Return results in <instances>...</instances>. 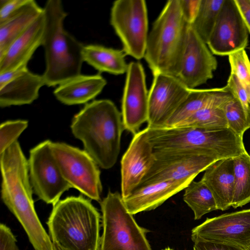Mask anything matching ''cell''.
Returning a JSON list of instances; mask_svg holds the SVG:
<instances>
[{"instance_id": "13", "label": "cell", "mask_w": 250, "mask_h": 250, "mask_svg": "<svg viewBox=\"0 0 250 250\" xmlns=\"http://www.w3.org/2000/svg\"><path fill=\"white\" fill-rule=\"evenodd\" d=\"M153 75L148 92L147 126L162 128L187 98L190 89L176 77L160 73Z\"/></svg>"}, {"instance_id": "11", "label": "cell", "mask_w": 250, "mask_h": 250, "mask_svg": "<svg viewBox=\"0 0 250 250\" xmlns=\"http://www.w3.org/2000/svg\"><path fill=\"white\" fill-rule=\"evenodd\" d=\"M249 32L234 0H225L207 42L211 52L229 56L245 49Z\"/></svg>"}, {"instance_id": "32", "label": "cell", "mask_w": 250, "mask_h": 250, "mask_svg": "<svg viewBox=\"0 0 250 250\" xmlns=\"http://www.w3.org/2000/svg\"><path fill=\"white\" fill-rule=\"evenodd\" d=\"M226 86L233 97L240 104L250 125V104L249 97L246 90L234 74L230 73Z\"/></svg>"}, {"instance_id": "25", "label": "cell", "mask_w": 250, "mask_h": 250, "mask_svg": "<svg viewBox=\"0 0 250 250\" xmlns=\"http://www.w3.org/2000/svg\"><path fill=\"white\" fill-rule=\"evenodd\" d=\"M227 90L223 87L193 89L167 122L164 127H171L186 120L195 112L212 104L221 94Z\"/></svg>"}, {"instance_id": "3", "label": "cell", "mask_w": 250, "mask_h": 250, "mask_svg": "<svg viewBox=\"0 0 250 250\" xmlns=\"http://www.w3.org/2000/svg\"><path fill=\"white\" fill-rule=\"evenodd\" d=\"M101 218L89 199L67 197L53 206L47 222L49 236L65 250H99Z\"/></svg>"}, {"instance_id": "35", "label": "cell", "mask_w": 250, "mask_h": 250, "mask_svg": "<svg viewBox=\"0 0 250 250\" xmlns=\"http://www.w3.org/2000/svg\"><path fill=\"white\" fill-rule=\"evenodd\" d=\"M28 0H0V23L23 6Z\"/></svg>"}, {"instance_id": "14", "label": "cell", "mask_w": 250, "mask_h": 250, "mask_svg": "<svg viewBox=\"0 0 250 250\" xmlns=\"http://www.w3.org/2000/svg\"><path fill=\"white\" fill-rule=\"evenodd\" d=\"M217 66V61L207 44L189 25L177 78L188 89H195L213 78Z\"/></svg>"}, {"instance_id": "37", "label": "cell", "mask_w": 250, "mask_h": 250, "mask_svg": "<svg viewBox=\"0 0 250 250\" xmlns=\"http://www.w3.org/2000/svg\"><path fill=\"white\" fill-rule=\"evenodd\" d=\"M234 1L250 34V0H234Z\"/></svg>"}, {"instance_id": "18", "label": "cell", "mask_w": 250, "mask_h": 250, "mask_svg": "<svg viewBox=\"0 0 250 250\" xmlns=\"http://www.w3.org/2000/svg\"><path fill=\"white\" fill-rule=\"evenodd\" d=\"M194 179L189 178L150 183L138 187L123 199L130 214L149 211L157 208L167 199L185 188Z\"/></svg>"}, {"instance_id": "36", "label": "cell", "mask_w": 250, "mask_h": 250, "mask_svg": "<svg viewBox=\"0 0 250 250\" xmlns=\"http://www.w3.org/2000/svg\"><path fill=\"white\" fill-rule=\"evenodd\" d=\"M193 242V250H246L244 248L228 244L212 243L199 240Z\"/></svg>"}, {"instance_id": "34", "label": "cell", "mask_w": 250, "mask_h": 250, "mask_svg": "<svg viewBox=\"0 0 250 250\" xmlns=\"http://www.w3.org/2000/svg\"><path fill=\"white\" fill-rule=\"evenodd\" d=\"M0 250H19L16 237L10 229L3 223L0 224Z\"/></svg>"}, {"instance_id": "38", "label": "cell", "mask_w": 250, "mask_h": 250, "mask_svg": "<svg viewBox=\"0 0 250 250\" xmlns=\"http://www.w3.org/2000/svg\"><path fill=\"white\" fill-rule=\"evenodd\" d=\"M53 250H65L55 242H53Z\"/></svg>"}, {"instance_id": "40", "label": "cell", "mask_w": 250, "mask_h": 250, "mask_svg": "<svg viewBox=\"0 0 250 250\" xmlns=\"http://www.w3.org/2000/svg\"><path fill=\"white\" fill-rule=\"evenodd\" d=\"M173 250L172 249L169 248V247H167V248H166L163 250Z\"/></svg>"}, {"instance_id": "12", "label": "cell", "mask_w": 250, "mask_h": 250, "mask_svg": "<svg viewBox=\"0 0 250 250\" xmlns=\"http://www.w3.org/2000/svg\"><path fill=\"white\" fill-rule=\"evenodd\" d=\"M191 238L245 248L250 243V209L207 218L192 229Z\"/></svg>"}, {"instance_id": "23", "label": "cell", "mask_w": 250, "mask_h": 250, "mask_svg": "<svg viewBox=\"0 0 250 250\" xmlns=\"http://www.w3.org/2000/svg\"><path fill=\"white\" fill-rule=\"evenodd\" d=\"M83 62L100 72L121 75L126 72L128 64L123 50L99 44L84 45L82 51Z\"/></svg>"}, {"instance_id": "15", "label": "cell", "mask_w": 250, "mask_h": 250, "mask_svg": "<svg viewBox=\"0 0 250 250\" xmlns=\"http://www.w3.org/2000/svg\"><path fill=\"white\" fill-rule=\"evenodd\" d=\"M122 116L125 129L133 135L147 121L148 92L144 67L139 62L128 63L122 100Z\"/></svg>"}, {"instance_id": "8", "label": "cell", "mask_w": 250, "mask_h": 250, "mask_svg": "<svg viewBox=\"0 0 250 250\" xmlns=\"http://www.w3.org/2000/svg\"><path fill=\"white\" fill-rule=\"evenodd\" d=\"M110 24L125 55L144 58L148 37V16L144 0H117L112 4Z\"/></svg>"}, {"instance_id": "41", "label": "cell", "mask_w": 250, "mask_h": 250, "mask_svg": "<svg viewBox=\"0 0 250 250\" xmlns=\"http://www.w3.org/2000/svg\"><path fill=\"white\" fill-rule=\"evenodd\" d=\"M248 49H249V51L250 52V46L248 47Z\"/></svg>"}, {"instance_id": "19", "label": "cell", "mask_w": 250, "mask_h": 250, "mask_svg": "<svg viewBox=\"0 0 250 250\" xmlns=\"http://www.w3.org/2000/svg\"><path fill=\"white\" fill-rule=\"evenodd\" d=\"M44 29L45 17L43 11L0 57V73L27 66L35 51L42 46Z\"/></svg>"}, {"instance_id": "28", "label": "cell", "mask_w": 250, "mask_h": 250, "mask_svg": "<svg viewBox=\"0 0 250 250\" xmlns=\"http://www.w3.org/2000/svg\"><path fill=\"white\" fill-rule=\"evenodd\" d=\"M225 0H201L197 15L190 25L207 43Z\"/></svg>"}, {"instance_id": "20", "label": "cell", "mask_w": 250, "mask_h": 250, "mask_svg": "<svg viewBox=\"0 0 250 250\" xmlns=\"http://www.w3.org/2000/svg\"><path fill=\"white\" fill-rule=\"evenodd\" d=\"M201 180L212 193L217 209L223 211L231 207L234 182L233 158L214 163L205 170Z\"/></svg>"}, {"instance_id": "21", "label": "cell", "mask_w": 250, "mask_h": 250, "mask_svg": "<svg viewBox=\"0 0 250 250\" xmlns=\"http://www.w3.org/2000/svg\"><path fill=\"white\" fill-rule=\"evenodd\" d=\"M107 83L101 75L80 74L59 85L54 91L56 98L68 105L85 104L94 99Z\"/></svg>"}, {"instance_id": "6", "label": "cell", "mask_w": 250, "mask_h": 250, "mask_svg": "<svg viewBox=\"0 0 250 250\" xmlns=\"http://www.w3.org/2000/svg\"><path fill=\"white\" fill-rule=\"evenodd\" d=\"M100 206L103 231L99 250H152L146 237L148 230L128 212L121 194L109 191Z\"/></svg>"}, {"instance_id": "24", "label": "cell", "mask_w": 250, "mask_h": 250, "mask_svg": "<svg viewBox=\"0 0 250 250\" xmlns=\"http://www.w3.org/2000/svg\"><path fill=\"white\" fill-rule=\"evenodd\" d=\"M233 98L228 90L224 91L212 104L200 109L173 127H189L206 129L228 128L223 106Z\"/></svg>"}, {"instance_id": "16", "label": "cell", "mask_w": 250, "mask_h": 250, "mask_svg": "<svg viewBox=\"0 0 250 250\" xmlns=\"http://www.w3.org/2000/svg\"><path fill=\"white\" fill-rule=\"evenodd\" d=\"M153 148L145 129L133 135L121 160V195H129L141 184L155 161Z\"/></svg>"}, {"instance_id": "30", "label": "cell", "mask_w": 250, "mask_h": 250, "mask_svg": "<svg viewBox=\"0 0 250 250\" xmlns=\"http://www.w3.org/2000/svg\"><path fill=\"white\" fill-rule=\"evenodd\" d=\"M230 73L234 74L246 90L250 104V61L245 49L228 56Z\"/></svg>"}, {"instance_id": "17", "label": "cell", "mask_w": 250, "mask_h": 250, "mask_svg": "<svg viewBox=\"0 0 250 250\" xmlns=\"http://www.w3.org/2000/svg\"><path fill=\"white\" fill-rule=\"evenodd\" d=\"M44 85L42 75L31 72L27 66L0 73V106L30 104L38 98Z\"/></svg>"}, {"instance_id": "26", "label": "cell", "mask_w": 250, "mask_h": 250, "mask_svg": "<svg viewBox=\"0 0 250 250\" xmlns=\"http://www.w3.org/2000/svg\"><path fill=\"white\" fill-rule=\"evenodd\" d=\"M183 200L193 211L195 220H199L205 214L217 209L212 193L201 180L192 181L185 188Z\"/></svg>"}, {"instance_id": "27", "label": "cell", "mask_w": 250, "mask_h": 250, "mask_svg": "<svg viewBox=\"0 0 250 250\" xmlns=\"http://www.w3.org/2000/svg\"><path fill=\"white\" fill-rule=\"evenodd\" d=\"M234 189L231 207H241L250 202V155L247 152L233 158Z\"/></svg>"}, {"instance_id": "31", "label": "cell", "mask_w": 250, "mask_h": 250, "mask_svg": "<svg viewBox=\"0 0 250 250\" xmlns=\"http://www.w3.org/2000/svg\"><path fill=\"white\" fill-rule=\"evenodd\" d=\"M28 121L23 120L7 121L0 126V154L11 146L27 127Z\"/></svg>"}, {"instance_id": "5", "label": "cell", "mask_w": 250, "mask_h": 250, "mask_svg": "<svg viewBox=\"0 0 250 250\" xmlns=\"http://www.w3.org/2000/svg\"><path fill=\"white\" fill-rule=\"evenodd\" d=\"M154 149L165 151H204L221 159L247 153L241 137L229 128L206 129L189 127L145 128Z\"/></svg>"}, {"instance_id": "9", "label": "cell", "mask_w": 250, "mask_h": 250, "mask_svg": "<svg viewBox=\"0 0 250 250\" xmlns=\"http://www.w3.org/2000/svg\"><path fill=\"white\" fill-rule=\"evenodd\" d=\"M155 161L139 186L167 180L195 178L221 159L204 151H165L153 149ZM138 186V187H139Z\"/></svg>"}, {"instance_id": "33", "label": "cell", "mask_w": 250, "mask_h": 250, "mask_svg": "<svg viewBox=\"0 0 250 250\" xmlns=\"http://www.w3.org/2000/svg\"><path fill=\"white\" fill-rule=\"evenodd\" d=\"M201 0H179L180 8L184 18L189 25L194 21Z\"/></svg>"}, {"instance_id": "10", "label": "cell", "mask_w": 250, "mask_h": 250, "mask_svg": "<svg viewBox=\"0 0 250 250\" xmlns=\"http://www.w3.org/2000/svg\"><path fill=\"white\" fill-rule=\"evenodd\" d=\"M51 142L45 140L32 148L28 163L33 192L40 200L53 206L72 188L63 177L53 157Z\"/></svg>"}, {"instance_id": "22", "label": "cell", "mask_w": 250, "mask_h": 250, "mask_svg": "<svg viewBox=\"0 0 250 250\" xmlns=\"http://www.w3.org/2000/svg\"><path fill=\"white\" fill-rule=\"evenodd\" d=\"M43 11V8L36 1L28 0L8 19L0 23V57Z\"/></svg>"}, {"instance_id": "39", "label": "cell", "mask_w": 250, "mask_h": 250, "mask_svg": "<svg viewBox=\"0 0 250 250\" xmlns=\"http://www.w3.org/2000/svg\"><path fill=\"white\" fill-rule=\"evenodd\" d=\"M244 248L246 250H250V243Z\"/></svg>"}, {"instance_id": "7", "label": "cell", "mask_w": 250, "mask_h": 250, "mask_svg": "<svg viewBox=\"0 0 250 250\" xmlns=\"http://www.w3.org/2000/svg\"><path fill=\"white\" fill-rule=\"evenodd\" d=\"M53 157L65 180L90 199L101 200L102 185L100 170L84 150L64 143L51 142Z\"/></svg>"}, {"instance_id": "4", "label": "cell", "mask_w": 250, "mask_h": 250, "mask_svg": "<svg viewBox=\"0 0 250 250\" xmlns=\"http://www.w3.org/2000/svg\"><path fill=\"white\" fill-rule=\"evenodd\" d=\"M188 25L182 15L179 0H168L148 35L144 58L153 74L177 77Z\"/></svg>"}, {"instance_id": "1", "label": "cell", "mask_w": 250, "mask_h": 250, "mask_svg": "<svg viewBox=\"0 0 250 250\" xmlns=\"http://www.w3.org/2000/svg\"><path fill=\"white\" fill-rule=\"evenodd\" d=\"M71 129L98 166L108 169L116 164L125 129L122 113L108 99L87 103L73 117Z\"/></svg>"}, {"instance_id": "29", "label": "cell", "mask_w": 250, "mask_h": 250, "mask_svg": "<svg viewBox=\"0 0 250 250\" xmlns=\"http://www.w3.org/2000/svg\"><path fill=\"white\" fill-rule=\"evenodd\" d=\"M223 109L228 128L243 138L244 133L250 125L239 102L233 97L224 104Z\"/></svg>"}, {"instance_id": "2", "label": "cell", "mask_w": 250, "mask_h": 250, "mask_svg": "<svg viewBox=\"0 0 250 250\" xmlns=\"http://www.w3.org/2000/svg\"><path fill=\"white\" fill-rule=\"evenodd\" d=\"M43 9L45 69L42 75L45 85L55 86L81 74L84 45L64 29L67 14L61 0H48Z\"/></svg>"}]
</instances>
